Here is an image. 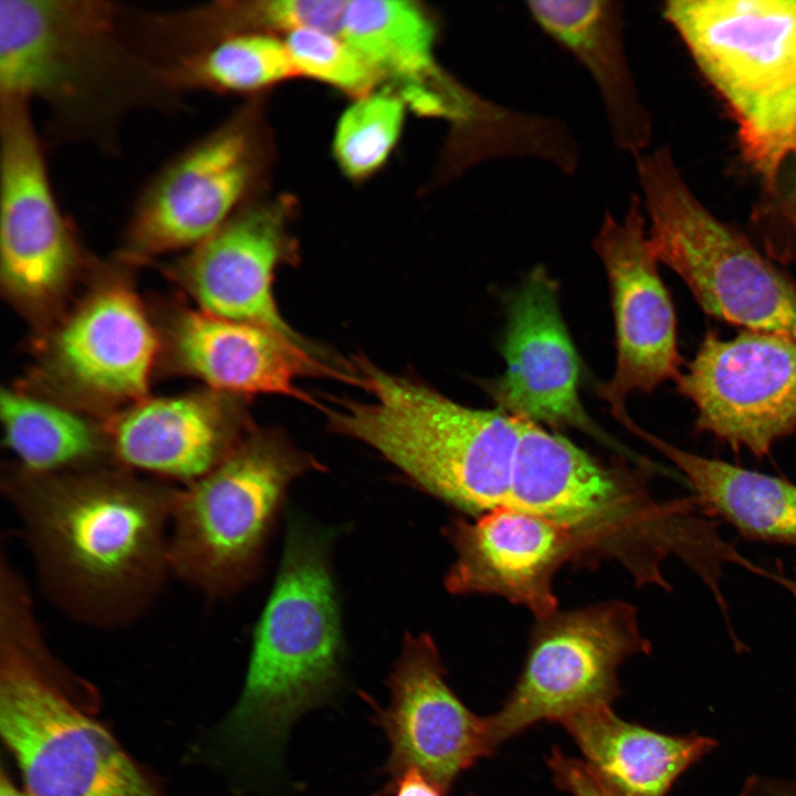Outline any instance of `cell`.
Masks as SVG:
<instances>
[{
	"instance_id": "obj_1",
	"label": "cell",
	"mask_w": 796,
	"mask_h": 796,
	"mask_svg": "<svg viewBox=\"0 0 796 796\" xmlns=\"http://www.w3.org/2000/svg\"><path fill=\"white\" fill-rule=\"evenodd\" d=\"M0 489L45 598L91 628H123L157 601L170 575L179 486L115 462L61 473L8 463Z\"/></svg>"
},
{
	"instance_id": "obj_2",
	"label": "cell",
	"mask_w": 796,
	"mask_h": 796,
	"mask_svg": "<svg viewBox=\"0 0 796 796\" xmlns=\"http://www.w3.org/2000/svg\"><path fill=\"white\" fill-rule=\"evenodd\" d=\"M517 420L510 506L568 530L580 557L617 561L636 584L664 590L671 585L662 564L677 557L710 590L724 620L730 619L721 587L726 564L769 577V569L721 535L720 523L702 513L693 495L657 501L648 486L650 461L632 469L608 464L558 432Z\"/></svg>"
},
{
	"instance_id": "obj_3",
	"label": "cell",
	"mask_w": 796,
	"mask_h": 796,
	"mask_svg": "<svg viewBox=\"0 0 796 796\" xmlns=\"http://www.w3.org/2000/svg\"><path fill=\"white\" fill-rule=\"evenodd\" d=\"M144 49L134 8L101 0H0V100L42 104L50 136L114 153L135 112L182 106Z\"/></svg>"
},
{
	"instance_id": "obj_4",
	"label": "cell",
	"mask_w": 796,
	"mask_h": 796,
	"mask_svg": "<svg viewBox=\"0 0 796 796\" xmlns=\"http://www.w3.org/2000/svg\"><path fill=\"white\" fill-rule=\"evenodd\" d=\"M97 693L51 650L29 586L0 568V733L31 796H164L94 714Z\"/></svg>"
},
{
	"instance_id": "obj_5",
	"label": "cell",
	"mask_w": 796,
	"mask_h": 796,
	"mask_svg": "<svg viewBox=\"0 0 796 796\" xmlns=\"http://www.w3.org/2000/svg\"><path fill=\"white\" fill-rule=\"evenodd\" d=\"M343 649L327 538L293 522L242 692L214 734L221 760L272 768L292 723L336 687Z\"/></svg>"
},
{
	"instance_id": "obj_6",
	"label": "cell",
	"mask_w": 796,
	"mask_h": 796,
	"mask_svg": "<svg viewBox=\"0 0 796 796\" xmlns=\"http://www.w3.org/2000/svg\"><path fill=\"white\" fill-rule=\"evenodd\" d=\"M354 363L370 398L323 405L334 432L375 449L417 488L471 516L510 506L517 418L460 405L363 357Z\"/></svg>"
},
{
	"instance_id": "obj_7",
	"label": "cell",
	"mask_w": 796,
	"mask_h": 796,
	"mask_svg": "<svg viewBox=\"0 0 796 796\" xmlns=\"http://www.w3.org/2000/svg\"><path fill=\"white\" fill-rule=\"evenodd\" d=\"M662 11L732 114L745 160L776 196L796 157V0H670Z\"/></svg>"
},
{
	"instance_id": "obj_8",
	"label": "cell",
	"mask_w": 796,
	"mask_h": 796,
	"mask_svg": "<svg viewBox=\"0 0 796 796\" xmlns=\"http://www.w3.org/2000/svg\"><path fill=\"white\" fill-rule=\"evenodd\" d=\"M324 470L282 432L252 429L212 471L179 486L169 530L170 575L208 600L239 593L259 575L289 485Z\"/></svg>"
},
{
	"instance_id": "obj_9",
	"label": "cell",
	"mask_w": 796,
	"mask_h": 796,
	"mask_svg": "<svg viewBox=\"0 0 796 796\" xmlns=\"http://www.w3.org/2000/svg\"><path fill=\"white\" fill-rule=\"evenodd\" d=\"M648 235L710 316L796 343V281L696 198L671 153L636 161Z\"/></svg>"
},
{
	"instance_id": "obj_10",
	"label": "cell",
	"mask_w": 796,
	"mask_h": 796,
	"mask_svg": "<svg viewBox=\"0 0 796 796\" xmlns=\"http://www.w3.org/2000/svg\"><path fill=\"white\" fill-rule=\"evenodd\" d=\"M650 649L638 610L626 601L558 609L537 619L516 684L502 708L486 716L492 750L537 722L610 705L620 692L619 666Z\"/></svg>"
},
{
	"instance_id": "obj_11",
	"label": "cell",
	"mask_w": 796,
	"mask_h": 796,
	"mask_svg": "<svg viewBox=\"0 0 796 796\" xmlns=\"http://www.w3.org/2000/svg\"><path fill=\"white\" fill-rule=\"evenodd\" d=\"M260 165L256 123L240 111L177 153L142 188L124 256L142 261L206 240L243 208Z\"/></svg>"
},
{
	"instance_id": "obj_12",
	"label": "cell",
	"mask_w": 796,
	"mask_h": 796,
	"mask_svg": "<svg viewBox=\"0 0 796 796\" xmlns=\"http://www.w3.org/2000/svg\"><path fill=\"white\" fill-rule=\"evenodd\" d=\"M82 251L50 180L31 106L0 101V274L19 307L56 305L77 273Z\"/></svg>"
},
{
	"instance_id": "obj_13",
	"label": "cell",
	"mask_w": 796,
	"mask_h": 796,
	"mask_svg": "<svg viewBox=\"0 0 796 796\" xmlns=\"http://www.w3.org/2000/svg\"><path fill=\"white\" fill-rule=\"evenodd\" d=\"M696 409L695 428L757 459L796 433V343L742 329L708 332L675 380Z\"/></svg>"
},
{
	"instance_id": "obj_14",
	"label": "cell",
	"mask_w": 796,
	"mask_h": 796,
	"mask_svg": "<svg viewBox=\"0 0 796 796\" xmlns=\"http://www.w3.org/2000/svg\"><path fill=\"white\" fill-rule=\"evenodd\" d=\"M643 212L641 198L631 197L621 220L605 213L593 241L608 277L616 334V368L597 395L618 421L628 415L629 395L651 392L681 374L675 312Z\"/></svg>"
},
{
	"instance_id": "obj_15",
	"label": "cell",
	"mask_w": 796,
	"mask_h": 796,
	"mask_svg": "<svg viewBox=\"0 0 796 796\" xmlns=\"http://www.w3.org/2000/svg\"><path fill=\"white\" fill-rule=\"evenodd\" d=\"M504 373L486 384L495 408L552 429H576L639 460L605 432L579 397L580 360L564 322L556 281L534 268L513 293L502 345Z\"/></svg>"
},
{
	"instance_id": "obj_16",
	"label": "cell",
	"mask_w": 796,
	"mask_h": 796,
	"mask_svg": "<svg viewBox=\"0 0 796 796\" xmlns=\"http://www.w3.org/2000/svg\"><path fill=\"white\" fill-rule=\"evenodd\" d=\"M439 651L426 633L407 635L376 720L390 745L389 786L415 767L443 793L478 758L493 752L486 718L473 714L449 688Z\"/></svg>"
},
{
	"instance_id": "obj_17",
	"label": "cell",
	"mask_w": 796,
	"mask_h": 796,
	"mask_svg": "<svg viewBox=\"0 0 796 796\" xmlns=\"http://www.w3.org/2000/svg\"><path fill=\"white\" fill-rule=\"evenodd\" d=\"M158 350L157 334L135 293L109 283L90 293L55 328L43 375L87 404L143 400Z\"/></svg>"
},
{
	"instance_id": "obj_18",
	"label": "cell",
	"mask_w": 796,
	"mask_h": 796,
	"mask_svg": "<svg viewBox=\"0 0 796 796\" xmlns=\"http://www.w3.org/2000/svg\"><path fill=\"white\" fill-rule=\"evenodd\" d=\"M444 534L457 554L444 577L448 591L500 596L525 607L536 620L558 610L555 574L580 557L579 544L568 530L511 506L473 521L454 519Z\"/></svg>"
},
{
	"instance_id": "obj_19",
	"label": "cell",
	"mask_w": 796,
	"mask_h": 796,
	"mask_svg": "<svg viewBox=\"0 0 796 796\" xmlns=\"http://www.w3.org/2000/svg\"><path fill=\"white\" fill-rule=\"evenodd\" d=\"M170 353L186 373L227 395L274 394L323 409L295 381L329 377L358 386L352 370L329 366L304 343L268 327L186 310L169 327Z\"/></svg>"
},
{
	"instance_id": "obj_20",
	"label": "cell",
	"mask_w": 796,
	"mask_h": 796,
	"mask_svg": "<svg viewBox=\"0 0 796 796\" xmlns=\"http://www.w3.org/2000/svg\"><path fill=\"white\" fill-rule=\"evenodd\" d=\"M283 211L240 209L174 268L178 281L212 315L258 324L304 343L282 318L273 296L275 269L290 256Z\"/></svg>"
},
{
	"instance_id": "obj_21",
	"label": "cell",
	"mask_w": 796,
	"mask_h": 796,
	"mask_svg": "<svg viewBox=\"0 0 796 796\" xmlns=\"http://www.w3.org/2000/svg\"><path fill=\"white\" fill-rule=\"evenodd\" d=\"M252 430L227 394L143 399L105 430L115 463L178 486L218 467Z\"/></svg>"
},
{
	"instance_id": "obj_22",
	"label": "cell",
	"mask_w": 796,
	"mask_h": 796,
	"mask_svg": "<svg viewBox=\"0 0 796 796\" xmlns=\"http://www.w3.org/2000/svg\"><path fill=\"white\" fill-rule=\"evenodd\" d=\"M526 9L538 27L591 75L617 148L633 158L645 153L652 122L628 62L622 4L603 0L528 1Z\"/></svg>"
},
{
	"instance_id": "obj_23",
	"label": "cell",
	"mask_w": 796,
	"mask_h": 796,
	"mask_svg": "<svg viewBox=\"0 0 796 796\" xmlns=\"http://www.w3.org/2000/svg\"><path fill=\"white\" fill-rule=\"evenodd\" d=\"M558 723L612 796H666L674 781L715 746L708 736L668 735L626 722L610 705L578 711Z\"/></svg>"
},
{
	"instance_id": "obj_24",
	"label": "cell",
	"mask_w": 796,
	"mask_h": 796,
	"mask_svg": "<svg viewBox=\"0 0 796 796\" xmlns=\"http://www.w3.org/2000/svg\"><path fill=\"white\" fill-rule=\"evenodd\" d=\"M627 429L681 472L706 516L746 541L796 548V483L673 446L635 421Z\"/></svg>"
},
{
	"instance_id": "obj_25",
	"label": "cell",
	"mask_w": 796,
	"mask_h": 796,
	"mask_svg": "<svg viewBox=\"0 0 796 796\" xmlns=\"http://www.w3.org/2000/svg\"><path fill=\"white\" fill-rule=\"evenodd\" d=\"M0 408L3 442L22 470L61 473L114 462L105 430L63 406L3 389Z\"/></svg>"
},
{
	"instance_id": "obj_26",
	"label": "cell",
	"mask_w": 796,
	"mask_h": 796,
	"mask_svg": "<svg viewBox=\"0 0 796 796\" xmlns=\"http://www.w3.org/2000/svg\"><path fill=\"white\" fill-rule=\"evenodd\" d=\"M342 38L381 80L402 81L406 88H437L448 80L434 60L436 24L412 1H347Z\"/></svg>"
},
{
	"instance_id": "obj_27",
	"label": "cell",
	"mask_w": 796,
	"mask_h": 796,
	"mask_svg": "<svg viewBox=\"0 0 796 796\" xmlns=\"http://www.w3.org/2000/svg\"><path fill=\"white\" fill-rule=\"evenodd\" d=\"M182 95L206 91L251 94L296 75L284 41L270 33L229 35L166 67Z\"/></svg>"
},
{
	"instance_id": "obj_28",
	"label": "cell",
	"mask_w": 796,
	"mask_h": 796,
	"mask_svg": "<svg viewBox=\"0 0 796 796\" xmlns=\"http://www.w3.org/2000/svg\"><path fill=\"white\" fill-rule=\"evenodd\" d=\"M346 6L337 0L213 1L185 8L181 24L196 48L248 32L286 35L316 29L341 36Z\"/></svg>"
},
{
	"instance_id": "obj_29",
	"label": "cell",
	"mask_w": 796,
	"mask_h": 796,
	"mask_svg": "<svg viewBox=\"0 0 796 796\" xmlns=\"http://www.w3.org/2000/svg\"><path fill=\"white\" fill-rule=\"evenodd\" d=\"M405 101L387 90L358 97L339 117L333 140L343 172L363 179L389 157L401 133Z\"/></svg>"
},
{
	"instance_id": "obj_30",
	"label": "cell",
	"mask_w": 796,
	"mask_h": 796,
	"mask_svg": "<svg viewBox=\"0 0 796 796\" xmlns=\"http://www.w3.org/2000/svg\"><path fill=\"white\" fill-rule=\"evenodd\" d=\"M296 74L334 86L356 98L373 92L381 80L342 36L316 29H297L284 40Z\"/></svg>"
},
{
	"instance_id": "obj_31",
	"label": "cell",
	"mask_w": 796,
	"mask_h": 796,
	"mask_svg": "<svg viewBox=\"0 0 796 796\" xmlns=\"http://www.w3.org/2000/svg\"><path fill=\"white\" fill-rule=\"evenodd\" d=\"M556 786L572 796H612L586 763L564 755L555 747L548 760Z\"/></svg>"
},
{
	"instance_id": "obj_32",
	"label": "cell",
	"mask_w": 796,
	"mask_h": 796,
	"mask_svg": "<svg viewBox=\"0 0 796 796\" xmlns=\"http://www.w3.org/2000/svg\"><path fill=\"white\" fill-rule=\"evenodd\" d=\"M395 796H442L443 792L415 767L404 771L389 786Z\"/></svg>"
},
{
	"instance_id": "obj_33",
	"label": "cell",
	"mask_w": 796,
	"mask_h": 796,
	"mask_svg": "<svg viewBox=\"0 0 796 796\" xmlns=\"http://www.w3.org/2000/svg\"><path fill=\"white\" fill-rule=\"evenodd\" d=\"M739 796H796V778L752 775L744 782Z\"/></svg>"
},
{
	"instance_id": "obj_34",
	"label": "cell",
	"mask_w": 796,
	"mask_h": 796,
	"mask_svg": "<svg viewBox=\"0 0 796 796\" xmlns=\"http://www.w3.org/2000/svg\"><path fill=\"white\" fill-rule=\"evenodd\" d=\"M0 796H31L24 788L21 789L11 779L6 768L1 767Z\"/></svg>"
},
{
	"instance_id": "obj_35",
	"label": "cell",
	"mask_w": 796,
	"mask_h": 796,
	"mask_svg": "<svg viewBox=\"0 0 796 796\" xmlns=\"http://www.w3.org/2000/svg\"><path fill=\"white\" fill-rule=\"evenodd\" d=\"M788 202L789 203L787 205V217L796 228V182L792 189Z\"/></svg>"
}]
</instances>
